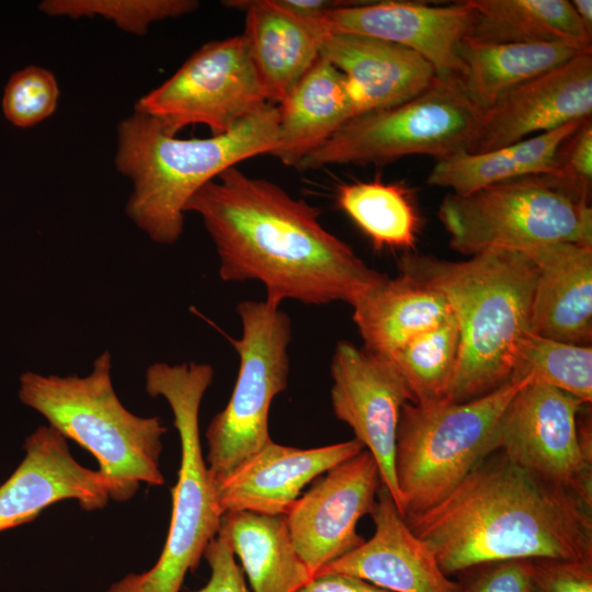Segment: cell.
Masks as SVG:
<instances>
[{
    "instance_id": "obj_1",
    "label": "cell",
    "mask_w": 592,
    "mask_h": 592,
    "mask_svg": "<svg viewBox=\"0 0 592 592\" xmlns=\"http://www.w3.org/2000/svg\"><path fill=\"white\" fill-rule=\"evenodd\" d=\"M187 212L203 220L219 258L220 278L259 281L264 300L276 306L292 299L352 307L388 277L326 230L316 207L237 167L198 190Z\"/></svg>"
},
{
    "instance_id": "obj_2",
    "label": "cell",
    "mask_w": 592,
    "mask_h": 592,
    "mask_svg": "<svg viewBox=\"0 0 592 592\" xmlns=\"http://www.w3.org/2000/svg\"><path fill=\"white\" fill-rule=\"evenodd\" d=\"M591 510L493 452L440 502L405 520L448 576L516 559L592 561Z\"/></svg>"
},
{
    "instance_id": "obj_3",
    "label": "cell",
    "mask_w": 592,
    "mask_h": 592,
    "mask_svg": "<svg viewBox=\"0 0 592 592\" xmlns=\"http://www.w3.org/2000/svg\"><path fill=\"white\" fill-rule=\"evenodd\" d=\"M398 267L441 293L457 322L459 355L446 401H468L510 380L531 332L536 267L528 254L493 249L451 261L406 252Z\"/></svg>"
},
{
    "instance_id": "obj_4",
    "label": "cell",
    "mask_w": 592,
    "mask_h": 592,
    "mask_svg": "<svg viewBox=\"0 0 592 592\" xmlns=\"http://www.w3.org/2000/svg\"><path fill=\"white\" fill-rule=\"evenodd\" d=\"M278 111L272 103L229 132L183 139L158 119L134 112L117 126L115 166L133 191L126 214L153 242L172 244L184 228L185 206L205 184L239 162L275 149Z\"/></svg>"
},
{
    "instance_id": "obj_5",
    "label": "cell",
    "mask_w": 592,
    "mask_h": 592,
    "mask_svg": "<svg viewBox=\"0 0 592 592\" xmlns=\"http://www.w3.org/2000/svg\"><path fill=\"white\" fill-rule=\"evenodd\" d=\"M18 395L48 425L96 458L110 500H130L141 482H166L159 457L167 428L158 417H139L123 406L114 390L109 351L94 360L92 371L83 377L25 372Z\"/></svg>"
},
{
    "instance_id": "obj_6",
    "label": "cell",
    "mask_w": 592,
    "mask_h": 592,
    "mask_svg": "<svg viewBox=\"0 0 592 592\" xmlns=\"http://www.w3.org/2000/svg\"><path fill=\"white\" fill-rule=\"evenodd\" d=\"M209 364L189 362L151 364L145 375L150 397L170 406L181 443L178 481L171 490L172 512L168 536L157 562L141 573H129L106 592H180L220 528V512L200 439V408L210 386Z\"/></svg>"
},
{
    "instance_id": "obj_7",
    "label": "cell",
    "mask_w": 592,
    "mask_h": 592,
    "mask_svg": "<svg viewBox=\"0 0 592 592\" xmlns=\"http://www.w3.org/2000/svg\"><path fill=\"white\" fill-rule=\"evenodd\" d=\"M531 377L464 402H407L400 412L395 473L403 517L447 496L485 457L505 408Z\"/></svg>"
},
{
    "instance_id": "obj_8",
    "label": "cell",
    "mask_w": 592,
    "mask_h": 592,
    "mask_svg": "<svg viewBox=\"0 0 592 592\" xmlns=\"http://www.w3.org/2000/svg\"><path fill=\"white\" fill-rule=\"evenodd\" d=\"M481 115L459 78L436 77L409 101L351 118L296 169L386 164L415 155L445 159L468 151Z\"/></svg>"
},
{
    "instance_id": "obj_9",
    "label": "cell",
    "mask_w": 592,
    "mask_h": 592,
    "mask_svg": "<svg viewBox=\"0 0 592 592\" xmlns=\"http://www.w3.org/2000/svg\"><path fill=\"white\" fill-rule=\"evenodd\" d=\"M437 217L449 247L464 255L505 249L527 252L560 241L592 246V208L550 186L540 175L523 177L442 200Z\"/></svg>"
},
{
    "instance_id": "obj_10",
    "label": "cell",
    "mask_w": 592,
    "mask_h": 592,
    "mask_svg": "<svg viewBox=\"0 0 592 592\" xmlns=\"http://www.w3.org/2000/svg\"><path fill=\"white\" fill-rule=\"evenodd\" d=\"M241 335L231 339L239 371L230 399L205 432V458L214 486L258 453L269 441L273 399L288 386L292 321L265 300L237 305Z\"/></svg>"
},
{
    "instance_id": "obj_11",
    "label": "cell",
    "mask_w": 592,
    "mask_h": 592,
    "mask_svg": "<svg viewBox=\"0 0 592 592\" xmlns=\"http://www.w3.org/2000/svg\"><path fill=\"white\" fill-rule=\"evenodd\" d=\"M583 405L557 388L528 383L500 418L491 452L592 506L591 428L579 423Z\"/></svg>"
},
{
    "instance_id": "obj_12",
    "label": "cell",
    "mask_w": 592,
    "mask_h": 592,
    "mask_svg": "<svg viewBox=\"0 0 592 592\" xmlns=\"http://www.w3.org/2000/svg\"><path fill=\"white\" fill-rule=\"evenodd\" d=\"M267 103L239 35L204 44L168 80L139 98L135 112L158 119L174 135L195 124L220 135Z\"/></svg>"
},
{
    "instance_id": "obj_13",
    "label": "cell",
    "mask_w": 592,
    "mask_h": 592,
    "mask_svg": "<svg viewBox=\"0 0 592 592\" xmlns=\"http://www.w3.org/2000/svg\"><path fill=\"white\" fill-rule=\"evenodd\" d=\"M330 373L334 415L352 429L354 439L373 455L382 485L401 514L395 454L401 409L413 402L407 383L388 356L346 340L335 345Z\"/></svg>"
},
{
    "instance_id": "obj_14",
    "label": "cell",
    "mask_w": 592,
    "mask_h": 592,
    "mask_svg": "<svg viewBox=\"0 0 592 592\" xmlns=\"http://www.w3.org/2000/svg\"><path fill=\"white\" fill-rule=\"evenodd\" d=\"M380 486L378 465L364 448L326 471L292 505L285 515L287 527L312 578L364 542L356 525L372 514Z\"/></svg>"
},
{
    "instance_id": "obj_15",
    "label": "cell",
    "mask_w": 592,
    "mask_h": 592,
    "mask_svg": "<svg viewBox=\"0 0 592 592\" xmlns=\"http://www.w3.org/2000/svg\"><path fill=\"white\" fill-rule=\"evenodd\" d=\"M592 116V52L505 92L486 110L468 152L479 153Z\"/></svg>"
},
{
    "instance_id": "obj_16",
    "label": "cell",
    "mask_w": 592,
    "mask_h": 592,
    "mask_svg": "<svg viewBox=\"0 0 592 592\" xmlns=\"http://www.w3.org/2000/svg\"><path fill=\"white\" fill-rule=\"evenodd\" d=\"M323 22L330 34H360L407 47L431 64L437 77L462 79L465 75L458 49L469 29L467 0L443 5L346 1L329 11Z\"/></svg>"
},
{
    "instance_id": "obj_17",
    "label": "cell",
    "mask_w": 592,
    "mask_h": 592,
    "mask_svg": "<svg viewBox=\"0 0 592 592\" xmlns=\"http://www.w3.org/2000/svg\"><path fill=\"white\" fill-rule=\"evenodd\" d=\"M23 448L22 462L0 485V533L32 522L62 500H77L86 511L106 506V480L75 459L67 439L56 429L38 426L25 439Z\"/></svg>"
},
{
    "instance_id": "obj_18",
    "label": "cell",
    "mask_w": 592,
    "mask_h": 592,
    "mask_svg": "<svg viewBox=\"0 0 592 592\" xmlns=\"http://www.w3.org/2000/svg\"><path fill=\"white\" fill-rule=\"evenodd\" d=\"M371 515L373 536L316 576L346 574L391 592H463V584L444 573L432 549L411 531L383 485Z\"/></svg>"
},
{
    "instance_id": "obj_19",
    "label": "cell",
    "mask_w": 592,
    "mask_h": 592,
    "mask_svg": "<svg viewBox=\"0 0 592 592\" xmlns=\"http://www.w3.org/2000/svg\"><path fill=\"white\" fill-rule=\"evenodd\" d=\"M364 449L356 439L315 448L269 441L232 474L215 485L220 512L286 515L303 488Z\"/></svg>"
},
{
    "instance_id": "obj_20",
    "label": "cell",
    "mask_w": 592,
    "mask_h": 592,
    "mask_svg": "<svg viewBox=\"0 0 592 592\" xmlns=\"http://www.w3.org/2000/svg\"><path fill=\"white\" fill-rule=\"evenodd\" d=\"M246 13V41L269 103H281L312 67L330 35L323 18L292 12L278 0L223 1Z\"/></svg>"
},
{
    "instance_id": "obj_21",
    "label": "cell",
    "mask_w": 592,
    "mask_h": 592,
    "mask_svg": "<svg viewBox=\"0 0 592 592\" xmlns=\"http://www.w3.org/2000/svg\"><path fill=\"white\" fill-rule=\"evenodd\" d=\"M320 56L348 79L356 116L409 101L437 77L432 65L415 52L360 34H330Z\"/></svg>"
},
{
    "instance_id": "obj_22",
    "label": "cell",
    "mask_w": 592,
    "mask_h": 592,
    "mask_svg": "<svg viewBox=\"0 0 592 592\" xmlns=\"http://www.w3.org/2000/svg\"><path fill=\"white\" fill-rule=\"evenodd\" d=\"M526 253L536 267L531 332L591 346L592 246L560 241Z\"/></svg>"
},
{
    "instance_id": "obj_23",
    "label": "cell",
    "mask_w": 592,
    "mask_h": 592,
    "mask_svg": "<svg viewBox=\"0 0 592 592\" xmlns=\"http://www.w3.org/2000/svg\"><path fill=\"white\" fill-rule=\"evenodd\" d=\"M277 111V144L271 155L294 168L356 116L348 79L321 56Z\"/></svg>"
},
{
    "instance_id": "obj_24",
    "label": "cell",
    "mask_w": 592,
    "mask_h": 592,
    "mask_svg": "<svg viewBox=\"0 0 592 592\" xmlns=\"http://www.w3.org/2000/svg\"><path fill=\"white\" fill-rule=\"evenodd\" d=\"M352 308L363 348L385 356L453 316L441 293L401 272L387 277Z\"/></svg>"
},
{
    "instance_id": "obj_25",
    "label": "cell",
    "mask_w": 592,
    "mask_h": 592,
    "mask_svg": "<svg viewBox=\"0 0 592 592\" xmlns=\"http://www.w3.org/2000/svg\"><path fill=\"white\" fill-rule=\"evenodd\" d=\"M220 530L253 592H298L312 576L296 551L285 515L226 512Z\"/></svg>"
},
{
    "instance_id": "obj_26",
    "label": "cell",
    "mask_w": 592,
    "mask_h": 592,
    "mask_svg": "<svg viewBox=\"0 0 592 592\" xmlns=\"http://www.w3.org/2000/svg\"><path fill=\"white\" fill-rule=\"evenodd\" d=\"M584 52L562 43H493L464 38L460 79L471 102L483 113L505 92Z\"/></svg>"
},
{
    "instance_id": "obj_27",
    "label": "cell",
    "mask_w": 592,
    "mask_h": 592,
    "mask_svg": "<svg viewBox=\"0 0 592 592\" xmlns=\"http://www.w3.org/2000/svg\"><path fill=\"white\" fill-rule=\"evenodd\" d=\"M466 38L493 43H562L592 50V36L567 0H467Z\"/></svg>"
},
{
    "instance_id": "obj_28",
    "label": "cell",
    "mask_w": 592,
    "mask_h": 592,
    "mask_svg": "<svg viewBox=\"0 0 592 592\" xmlns=\"http://www.w3.org/2000/svg\"><path fill=\"white\" fill-rule=\"evenodd\" d=\"M583 121L571 122L486 152L463 151L437 160L426 182L433 186L451 189L454 194L464 195L509 180L545 174L551 168L562 141Z\"/></svg>"
},
{
    "instance_id": "obj_29",
    "label": "cell",
    "mask_w": 592,
    "mask_h": 592,
    "mask_svg": "<svg viewBox=\"0 0 592 592\" xmlns=\"http://www.w3.org/2000/svg\"><path fill=\"white\" fill-rule=\"evenodd\" d=\"M339 207L369 238L374 249L414 248L421 218L411 191L380 180L353 182L338 190Z\"/></svg>"
},
{
    "instance_id": "obj_30",
    "label": "cell",
    "mask_w": 592,
    "mask_h": 592,
    "mask_svg": "<svg viewBox=\"0 0 592 592\" xmlns=\"http://www.w3.org/2000/svg\"><path fill=\"white\" fill-rule=\"evenodd\" d=\"M459 355V330L454 316L413 339L388 356L405 382L413 402L446 401Z\"/></svg>"
},
{
    "instance_id": "obj_31",
    "label": "cell",
    "mask_w": 592,
    "mask_h": 592,
    "mask_svg": "<svg viewBox=\"0 0 592 592\" xmlns=\"http://www.w3.org/2000/svg\"><path fill=\"white\" fill-rule=\"evenodd\" d=\"M512 377H531L533 382L551 386L590 403L592 348L550 340L530 332L517 349Z\"/></svg>"
},
{
    "instance_id": "obj_32",
    "label": "cell",
    "mask_w": 592,
    "mask_h": 592,
    "mask_svg": "<svg viewBox=\"0 0 592 592\" xmlns=\"http://www.w3.org/2000/svg\"><path fill=\"white\" fill-rule=\"evenodd\" d=\"M198 5L195 0H44L39 10L50 16H101L124 32L144 35L152 23L185 15Z\"/></svg>"
},
{
    "instance_id": "obj_33",
    "label": "cell",
    "mask_w": 592,
    "mask_h": 592,
    "mask_svg": "<svg viewBox=\"0 0 592 592\" xmlns=\"http://www.w3.org/2000/svg\"><path fill=\"white\" fill-rule=\"evenodd\" d=\"M58 98L59 88L53 72L27 66L9 79L2 110L14 126L27 128L49 117L57 107Z\"/></svg>"
},
{
    "instance_id": "obj_34",
    "label": "cell",
    "mask_w": 592,
    "mask_h": 592,
    "mask_svg": "<svg viewBox=\"0 0 592 592\" xmlns=\"http://www.w3.org/2000/svg\"><path fill=\"white\" fill-rule=\"evenodd\" d=\"M550 186L590 204L592 189V118L584 119L558 148L553 166L539 174Z\"/></svg>"
},
{
    "instance_id": "obj_35",
    "label": "cell",
    "mask_w": 592,
    "mask_h": 592,
    "mask_svg": "<svg viewBox=\"0 0 592 592\" xmlns=\"http://www.w3.org/2000/svg\"><path fill=\"white\" fill-rule=\"evenodd\" d=\"M533 592H592V561L531 559Z\"/></svg>"
},
{
    "instance_id": "obj_36",
    "label": "cell",
    "mask_w": 592,
    "mask_h": 592,
    "mask_svg": "<svg viewBox=\"0 0 592 592\" xmlns=\"http://www.w3.org/2000/svg\"><path fill=\"white\" fill-rule=\"evenodd\" d=\"M203 557L210 568V578L203 588L190 592H249L228 538L220 528Z\"/></svg>"
},
{
    "instance_id": "obj_37",
    "label": "cell",
    "mask_w": 592,
    "mask_h": 592,
    "mask_svg": "<svg viewBox=\"0 0 592 592\" xmlns=\"http://www.w3.org/2000/svg\"><path fill=\"white\" fill-rule=\"evenodd\" d=\"M463 592H533L531 560L516 559L492 563Z\"/></svg>"
},
{
    "instance_id": "obj_38",
    "label": "cell",
    "mask_w": 592,
    "mask_h": 592,
    "mask_svg": "<svg viewBox=\"0 0 592 592\" xmlns=\"http://www.w3.org/2000/svg\"><path fill=\"white\" fill-rule=\"evenodd\" d=\"M298 592H391L365 580L341 574L322 573L315 576Z\"/></svg>"
},
{
    "instance_id": "obj_39",
    "label": "cell",
    "mask_w": 592,
    "mask_h": 592,
    "mask_svg": "<svg viewBox=\"0 0 592 592\" xmlns=\"http://www.w3.org/2000/svg\"><path fill=\"white\" fill-rule=\"evenodd\" d=\"M570 2L583 27L585 29L588 34L592 36V1L573 0Z\"/></svg>"
}]
</instances>
